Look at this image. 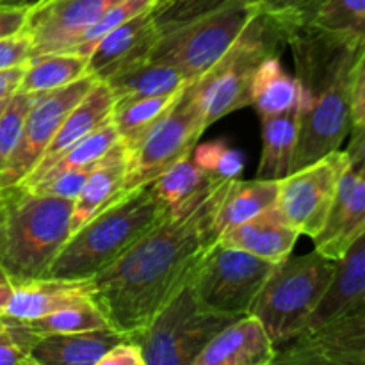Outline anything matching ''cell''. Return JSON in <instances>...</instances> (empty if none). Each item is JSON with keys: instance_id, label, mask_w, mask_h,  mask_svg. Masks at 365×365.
<instances>
[{"instance_id": "obj_10", "label": "cell", "mask_w": 365, "mask_h": 365, "mask_svg": "<svg viewBox=\"0 0 365 365\" xmlns=\"http://www.w3.org/2000/svg\"><path fill=\"white\" fill-rule=\"evenodd\" d=\"M277 264L216 241L200 260L191 285L210 309L246 316Z\"/></svg>"}, {"instance_id": "obj_7", "label": "cell", "mask_w": 365, "mask_h": 365, "mask_svg": "<svg viewBox=\"0 0 365 365\" xmlns=\"http://www.w3.org/2000/svg\"><path fill=\"white\" fill-rule=\"evenodd\" d=\"M280 43L284 39L277 25L259 13L237 41L202 77L192 81L205 128L235 110L250 107L253 77L266 57L278 53Z\"/></svg>"}, {"instance_id": "obj_8", "label": "cell", "mask_w": 365, "mask_h": 365, "mask_svg": "<svg viewBox=\"0 0 365 365\" xmlns=\"http://www.w3.org/2000/svg\"><path fill=\"white\" fill-rule=\"evenodd\" d=\"M239 317L210 309L189 282L130 339L141 348L145 365H192L205 346Z\"/></svg>"}, {"instance_id": "obj_26", "label": "cell", "mask_w": 365, "mask_h": 365, "mask_svg": "<svg viewBox=\"0 0 365 365\" xmlns=\"http://www.w3.org/2000/svg\"><path fill=\"white\" fill-rule=\"evenodd\" d=\"M220 184L223 182L212 180L202 168L196 166L189 153L164 170L150 187L170 210V216H177L202 202Z\"/></svg>"}, {"instance_id": "obj_20", "label": "cell", "mask_w": 365, "mask_h": 365, "mask_svg": "<svg viewBox=\"0 0 365 365\" xmlns=\"http://www.w3.org/2000/svg\"><path fill=\"white\" fill-rule=\"evenodd\" d=\"M298 239V232L289 225L274 205L253 216L252 220L230 228L217 241L278 264L292 255Z\"/></svg>"}, {"instance_id": "obj_35", "label": "cell", "mask_w": 365, "mask_h": 365, "mask_svg": "<svg viewBox=\"0 0 365 365\" xmlns=\"http://www.w3.org/2000/svg\"><path fill=\"white\" fill-rule=\"evenodd\" d=\"M160 2H163V0H120V2H116L114 6H110L109 9L91 25V27L86 29V31L82 32V36L78 38V41L75 43V46L70 52L89 56L93 46L96 45V41H98L103 34L113 31L118 25L132 20V18L138 16V14L152 9V7H155L157 4Z\"/></svg>"}, {"instance_id": "obj_19", "label": "cell", "mask_w": 365, "mask_h": 365, "mask_svg": "<svg viewBox=\"0 0 365 365\" xmlns=\"http://www.w3.org/2000/svg\"><path fill=\"white\" fill-rule=\"evenodd\" d=\"M277 359V346L253 314L225 327L192 365H269Z\"/></svg>"}, {"instance_id": "obj_40", "label": "cell", "mask_w": 365, "mask_h": 365, "mask_svg": "<svg viewBox=\"0 0 365 365\" xmlns=\"http://www.w3.org/2000/svg\"><path fill=\"white\" fill-rule=\"evenodd\" d=\"M98 365H145L141 348L130 337L114 344Z\"/></svg>"}, {"instance_id": "obj_47", "label": "cell", "mask_w": 365, "mask_h": 365, "mask_svg": "<svg viewBox=\"0 0 365 365\" xmlns=\"http://www.w3.org/2000/svg\"><path fill=\"white\" fill-rule=\"evenodd\" d=\"M4 210H6V189H4L2 195H0V221H2Z\"/></svg>"}, {"instance_id": "obj_38", "label": "cell", "mask_w": 365, "mask_h": 365, "mask_svg": "<svg viewBox=\"0 0 365 365\" xmlns=\"http://www.w3.org/2000/svg\"><path fill=\"white\" fill-rule=\"evenodd\" d=\"M260 14L269 18L278 27V32L291 25L299 24L309 16L319 0H253Z\"/></svg>"}, {"instance_id": "obj_43", "label": "cell", "mask_w": 365, "mask_h": 365, "mask_svg": "<svg viewBox=\"0 0 365 365\" xmlns=\"http://www.w3.org/2000/svg\"><path fill=\"white\" fill-rule=\"evenodd\" d=\"M365 125V61L356 75L351 98V127Z\"/></svg>"}, {"instance_id": "obj_17", "label": "cell", "mask_w": 365, "mask_h": 365, "mask_svg": "<svg viewBox=\"0 0 365 365\" xmlns=\"http://www.w3.org/2000/svg\"><path fill=\"white\" fill-rule=\"evenodd\" d=\"M114 100L113 93L107 88L106 82L96 81V84L89 89L88 95L71 109L66 120L61 123L59 130L56 132L53 139L50 141L48 148L45 150L39 163L36 164L34 170L21 180V187H31L36 182L41 180L46 175V171L53 166L59 157H63L75 143L81 141L93 130L102 127L103 123L110 121L114 110Z\"/></svg>"}, {"instance_id": "obj_37", "label": "cell", "mask_w": 365, "mask_h": 365, "mask_svg": "<svg viewBox=\"0 0 365 365\" xmlns=\"http://www.w3.org/2000/svg\"><path fill=\"white\" fill-rule=\"evenodd\" d=\"M93 168L95 166L56 171V173H50L46 177H43L41 180L36 182L34 185H31L27 189L41 192V195L57 196V198L75 200L78 196V192L82 191V187H84Z\"/></svg>"}, {"instance_id": "obj_1", "label": "cell", "mask_w": 365, "mask_h": 365, "mask_svg": "<svg viewBox=\"0 0 365 365\" xmlns=\"http://www.w3.org/2000/svg\"><path fill=\"white\" fill-rule=\"evenodd\" d=\"M223 184L185 212L168 216L91 280V298L110 328L134 335L191 282L217 241L214 212Z\"/></svg>"}, {"instance_id": "obj_5", "label": "cell", "mask_w": 365, "mask_h": 365, "mask_svg": "<svg viewBox=\"0 0 365 365\" xmlns=\"http://www.w3.org/2000/svg\"><path fill=\"white\" fill-rule=\"evenodd\" d=\"M73 200L14 185L0 221V267L13 285L45 278L71 235Z\"/></svg>"}, {"instance_id": "obj_22", "label": "cell", "mask_w": 365, "mask_h": 365, "mask_svg": "<svg viewBox=\"0 0 365 365\" xmlns=\"http://www.w3.org/2000/svg\"><path fill=\"white\" fill-rule=\"evenodd\" d=\"M128 170V152L121 143L114 145L89 173L84 187L73 200L71 234L91 220L96 212L120 198L125 192V177Z\"/></svg>"}, {"instance_id": "obj_44", "label": "cell", "mask_w": 365, "mask_h": 365, "mask_svg": "<svg viewBox=\"0 0 365 365\" xmlns=\"http://www.w3.org/2000/svg\"><path fill=\"white\" fill-rule=\"evenodd\" d=\"M25 66L9 68V70L0 71V100L9 98L20 89L21 77H24Z\"/></svg>"}, {"instance_id": "obj_12", "label": "cell", "mask_w": 365, "mask_h": 365, "mask_svg": "<svg viewBox=\"0 0 365 365\" xmlns=\"http://www.w3.org/2000/svg\"><path fill=\"white\" fill-rule=\"evenodd\" d=\"M96 81L98 78L88 73L64 88L43 93L36 98L25 118L20 141L6 170L0 175V189H9L21 184V180L34 170L56 132L59 130L61 123L66 120L71 109L88 95Z\"/></svg>"}, {"instance_id": "obj_9", "label": "cell", "mask_w": 365, "mask_h": 365, "mask_svg": "<svg viewBox=\"0 0 365 365\" xmlns=\"http://www.w3.org/2000/svg\"><path fill=\"white\" fill-rule=\"evenodd\" d=\"M205 130L202 107L192 82H187L171 109L153 125L138 148L128 153L125 192L150 185L171 164L189 155Z\"/></svg>"}, {"instance_id": "obj_23", "label": "cell", "mask_w": 365, "mask_h": 365, "mask_svg": "<svg viewBox=\"0 0 365 365\" xmlns=\"http://www.w3.org/2000/svg\"><path fill=\"white\" fill-rule=\"evenodd\" d=\"M128 335L114 328L78 334L43 335L32 349L34 365H98L107 351Z\"/></svg>"}, {"instance_id": "obj_6", "label": "cell", "mask_w": 365, "mask_h": 365, "mask_svg": "<svg viewBox=\"0 0 365 365\" xmlns=\"http://www.w3.org/2000/svg\"><path fill=\"white\" fill-rule=\"evenodd\" d=\"M335 266V260L316 250L305 255H289L274 266L250 314L262 323L277 348L305 331L310 316L330 287Z\"/></svg>"}, {"instance_id": "obj_34", "label": "cell", "mask_w": 365, "mask_h": 365, "mask_svg": "<svg viewBox=\"0 0 365 365\" xmlns=\"http://www.w3.org/2000/svg\"><path fill=\"white\" fill-rule=\"evenodd\" d=\"M43 335L25 319L0 316V365H34L32 349Z\"/></svg>"}, {"instance_id": "obj_33", "label": "cell", "mask_w": 365, "mask_h": 365, "mask_svg": "<svg viewBox=\"0 0 365 365\" xmlns=\"http://www.w3.org/2000/svg\"><path fill=\"white\" fill-rule=\"evenodd\" d=\"M191 157L196 166L202 168L216 182L235 180L245 173V153L228 145L225 139L196 143Z\"/></svg>"}, {"instance_id": "obj_48", "label": "cell", "mask_w": 365, "mask_h": 365, "mask_svg": "<svg viewBox=\"0 0 365 365\" xmlns=\"http://www.w3.org/2000/svg\"><path fill=\"white\" fill-rule=\"evenodd\" d=\"M9 98H11V96H9ZM9 98H2V100H0V116H2L4 109H6L7 103H9Z\"/></svg>"}, {"instance_id": "obj_28", "label": "cell", "mask_w": 365, "mask_h": 365, "mask_svg": "<svg viewBox=\"0 0 365 365\" xmlns=\"http://www.w3.org/2000/svg\"><path fill=\"white\" fill-rule=\"evenodd\" d=\"M250 106L259 118L278 116L299 107L302 88L294 75L287 73L280 63L278 53L266 57L257 70L250 95Z\"/></svg>"}, {"instance_id": "obj_2", "label": "cell", "mask_w": 365, "mask_h": 365, "mask_svg": "<svg viewBox=\"0 0 365 365\" xmlns=\"http://www.w3.org/2000/svg\"><path fill=\"white\" fill-rule=\"evenodd\" d=\"M302 88L292 171L341 150L351 128V98L365 39L299 21L282 31Z\"/></svg>"}, {"instance_id": "obj_39", "label": "cell", "mask_w": 365, "mask_h": 365, "mask_svg": "<svg viewBox=\"0 0 365 365\" xmlns=\"http://www.w3.org/2000/svg\"><path fill=\"white\" fill-rule=\"evenodd\" d=\"M32 57V43L25 32L0 39V71L25 66Z\"/></svg>"}, {"instance_id": "obj_49", "label": "cell", "mask_w": 365, "mask_h": 365, "mask_svg": "<svg viewBox=\"0 0 365 365\" xmlns=\"http://www.w3.org/2000/svg\"><path fill=\"white\" fill-rule=\"evenodd\" d=\"M2 191H4V189H0V195H2Z\"/></svg>"}, {"instance_id": "obj_42", "label": "cell", "mask_w": 365, "mask_h": 365, "mask_svg": "<svg viewBox=\"0 0 365 365\" xmlns=\"http://www.w3.org/2000/svg\"><path fill=\"white\" fill-rule=\"evenodd\" d=\"M27 16L29 9L0 6V39L24 32Z\"/></svg>"}, {"instance_id": "obj_46", "label": "cell", "mask_w": 365, "mask_h": 365, "mask_svg": "<svg viewBox=\"0 0 365 365\" xmlns=\"http://www.w3.org/2000/svg\"><path fill=\"white\" fill-rule=\"evenodd\" d=\"M43 0H0V6L2 7H20V9H29L39 6Z\"/></svg>"}, {"instance_id": "obj_13", "label": "cell", "mask_w": 365, "mask_h": 365, "mask_svg": "<svg viewBox=\"0 0 365 365\" xmlns=\"http://www.w3.org/2000/svg\"><path fill=\"white\" fill-rule=\"evenodd\" d=\"M116 2L120 0H43L29 11L24 31L31 38L32 57L70 52L82 32Z\"/></svg>"}, {"instance_id": "obj_25", "label": "cell", "mask_w": 365, "mask_h": 365, "mask_svg": "<svg viewBox=\"0 0 365 365\" xmlns=\"http://www.w3.org/2000/svg\"><path fill=\"white\" fill-rule=\"evenodd\" d=\"M102 82H106L110 89L116 103L168 95L187 84L177 68L150 57L116 71Z\"/></svg>"}, {"instance_id": "obj_3", "label": "cell", "mask_w": 365, "mask_h": 365, "mask_svg": "<svg viewBox=\"0 0 365 365\" xmlns=\"http://www.w3.org/2000/svg\"><path fill=\"white\" fill-rule=\"evenodd\" d=\"M259 14L253 0H163L150 59L171 64L187 82L202 77Z\"/></svg>"}, {"instance_id": "obj_15", "label": "cell", "mask_w": 365, "mask_h": 365, "mask_svg": "<svg viewBox=\"0 0 365 365\" xmlns=\"http://www.w3.org/2000/svg\"><path fill=\"white\" fill-rule=\"evenodd\" d=\"M159 4L118 25L96 41L88 56V73L106 81L116 71L146 59L159 38Z\"/></svg>"}, {"instance_id": "obj_31", "label": "cell", "mask_w": 365, "mask_h": 365, "mask_svg": "<svg viewBox=\"0 0 365 365\" xmlns=\"http://www.w3.org/2000/svg\"><path fill=\"white\" fill-rule=\"evenodd\" d=\"M29 323L39 335L78 334V331L100 330V328L109 327L106 316L98 309V305L93 302V298L64 307V309L56 310V312L39 317V319L29 321Z\"/></svg>"}, {"instance_id": "obj_24", "label": "cell", "mask_w": 365, "mask_h": 365, "mask_svg": "<svg viewBox=\"0 0 365 365\" xmlns=\"http://www.w3.org/2000/svg\"><path fill=\"white\" fill-rule=\"evenodd\" d=\"M278 182L277 180H228L221 189L214 212V232L220 239L225 232L245 221L252 220L257 214L277 205Z\"/></svg>"}, {"instance_id": "obj_36", "label": "cell", "mask_w": 365, "mask_h": 365, "mask_svg": "<svg viewBox=\"0 0 365 365\" xmlns=\"http://www.w3.org/2000/svg\"><path fill=\"white\" fill-rule=\"evenodd\" d=\"M39 95L16 91L9 98V103L0 116V175L6 170L18 141H20L21 128H24L25 118L29 109L36 102Z\"/></svg>"}, {"instance_id": "obj_30", "label": "cell", "mask_w": 365, "mask_h": 365, "mask_svg": "<svg viewBox=\"0 0 365 365\" xmlns=\"http://www.w3.org/2000/svg\"><path fill=\"white\" fill-rule=\"evenodd\" d=\"M182 89L175 93H168V95L114 103L110 121L116 128L120 143L127 148L128 153L138 148V145L152 130L153 125L171 109L175 100L180 96Z\"/></svg>"}, {"instance_id": "obj_18", "label": "cell", "mask_w": 365, "mask_h": 365, "mask_svg": "<svg viewBox=\"0 0 365 365\" xmlns=\"http://www.w3.org/2000/svg\"><path fill=\"white\" fill-rule=\"evenodd\" d=\"M365 309V234L337 260L335 274L302 335Z\"/></svg>"}, {"instance_id": "obj_4", "label": "cell", "mask_w": 365, "mask_h": 365, "mask_svg": "<svg viewBox=\"0 0 365 365\" xmlns=\"http://www.w3.org/2000/svg\"><path fill=\"white\" fill-rule=\"evenodd\" d=\"M168 216L150 185L123 192L70 235L46 277L89 280Z\"/></svg>"}, {"instance_id": "obj_16", "label": "cell", "mask_w": 365, "mask_h": 365, "mask_svg": "<svg viewBox=\"0 0 365 365\" xmlns=\"http://www.w3.org/2000/svg\"><path fill=\"white\" fill-rule=\"evenodd\" d=\"M365 234V180L351 170L341 177L330 212L319 234L312 239L314 250L337 262L349 246Z\"/></svg>"}, {"instance_id": "obj_14", "label": "cell", "mask_w": 365, "mask_h": 365, "mask_svg": "<svg viewBox=\"0 0 365 365\" xmlns=\"http://www.w3.org/2000/svg\"><path fill=\"white\" fill-rule=\"evenodd\" d=\"M274 364L365 365V309L277 348Z\"/></svg>"}, {"instance_id": "obj_32", "label": "cell", "mask_w": 365, "mask_h": 365, "mask_svg": "<svg viewBox=\"0 0 365 365\" xmlns=\"http://www.w3.org/2000/svg\"><path fill=\"white\" fill-rule=\"evenodd\" d=\"M303 21L365 39V0H319Z\"/></svg>"}, {"instance_id": "obj_21", "label": "cell", "mask_w": 365, "mask_h": 365, "mask_svg": "<svg viewBox=\"0 0 365 365\" xmlns=\"http://www.w3.org/2000/svg\"><path fill=\"white\" fill-rule=\"evenodd\" d=\"M84 299H91V280L45 277L13 285L6 314L18 319L34 321Z\"/></svg>"}, {"instance_id": "obj_27", "label": "cell", "mask_w": 365, "mask_h": 365, "mask_svg": "<svg viewBox=\"0 0 365 365\" xmlns=\"http://www.w3.org/2000/svg\"><path fill=\"white\" fill-rule=\"evenodd\" d=\"M262 153L255 178L277 180L292 171L299 132V107L278 116L262 118Z\"/></svg>"}, {"instance_id": "obj_45", "label": "cell", "mask_w": 365, "mask_h": 365, "mask_svg": "<svg viewBox=\"0 0 365 365\" xmlns=\"http://www.w3.org/2000/svg\"><path fill=\"white\" fill-rule=\"evenodd\" d=\"M11 294H13V282L7 278V274L4 273L2 267H0V316L6 314Z\"/></svg>"}, {"instance_id": "obj_29", "label": "cell", "mask_w": 365, "mask_h": 365, "mask_svg": "<svg viewBox=\"0 0 365 365\" xmlns=\"http://www.w3.org/2000/svg\"><path fill=\"white\" fill-rule=\"evenodd\" d=\"M88 75V56L77 52H50L31 57L21 77V93L43 95L61 89Z\"/></svg>"}, {"instance_id": "obj_11", "label": "cell", "mask_w": 365, "mask_h": 365, "mask_svg": "<svg viewBox=\"0 0 365 365\" xmlns=\"http://www.w3.org/2000/svg\"><path fill=\"white\" fill-rule=\"evenodd\" d=\"M348 168L344 150H335L278 182L277 209L299 235L314 239L319 234Z\"/></svg>"}, {"instance_id": "obj_41", "label": "cell", "mask_w": 365, "mask_h": 365, "mask_svg": "<svg viewBox=\"0 0 365 365\" xmlns=\"http://www.w3.org/2000/svg\"><path fill=\"white\" fill-rule=\"evenodd\" d=\"M348 146H346V157H348L349 170L365 180V125H355L349 128Z\"/></svg>"}]
</instances>
